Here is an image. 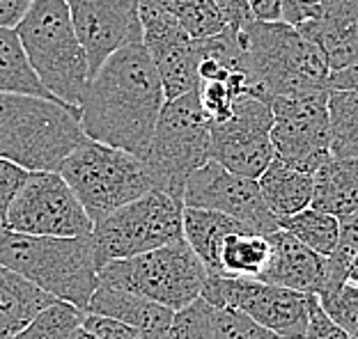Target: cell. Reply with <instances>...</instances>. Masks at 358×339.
<instances>
[{
    "mask_svg": "<svg viewBox=\"0 0 358 339\" xmlns=\"http://www.w3.org/2000/svg\"><path fill=\"white\" fill-rule=\"evenodd\" d=\"M164 83L143 42L122 46L90 78L80 99V124L90 140L148 156L159 115L166 106Z\"/></svg>",
    "mask_w": 358,
    "mask_h": 339,
    "instance_id": "6da1fadb",
    "label": "cell"
},
{
    "mask_svg": "<svg viewBox=\"0 0 358 339\" xmlns=\"http://www.w3.org/2000/svg\"><path fill=\"white\" fill-rule=\"evenodd\" d=\"M0 264L30 280L42 292L87 312L99 287L96 248L85 236H30L0 227Z\"/></svg>",
    "mask_w": 358,
    "mask_h": 339,
    "instance_id": "7a4b0ae2",
    "label": "cell"
},
{
    "mask_svg": "<svg viewBox=\"0 0 358 339\" xmlns=\"http://www.w3.org/2000/svg\"><path fill=\"white\" fill-rule=\"evenodd\" d=\"M87 135L80 108L28 94H0V156L30 172H58Z\"/></svg>",
    "mask_w": 358,
    "mask_h": 339,
    "instance_id": "3957f363",
    "label": "cell"
},
{
    "mask_svg": "<svg viewBox=\"0 0 358 339\" xmlns=\"http://www.w3.org/2000/svg\"><path fill=\"white\" fill-rule=\"evenodd\" d=\"M241 44L257 99L331 90V69L322 51L289 23L253 19L241 30Z\"/></svg>",
    "mask_w": 358,
    "mask_h": 339,
    "instance_id": "277c9868",
    "label": "cell"
},
{
    "mask_svg": "<svg viewBox=\"0 0 358 339\" xmlns=\"http://www.w3.org/2000/svg\"><path fill=\"white\" fill-rule=\"evenodd\" d=\"M35 74L55 99L76 106L90 83L87 53L64 0H32L14 28Z\"/></svg>",
    "mask_w": 358,
    "mask_h": 339,
    "instance_id": "5b68a950",
    "label": "cell"
},
{
    "mask_svg": "<svg viewBox=\"0 0 358 339\" xmlns=\"http://www.w3.org/2000/svg\"><path fill=\"white\" fill-rule=\"evenodd\" d=\"M58 172L76 193L92 223L157 188L143 158L90 138L62 160Z\"/></svg>",
    "mask_w": 358,
    "mask_h": 339,
    "instance_id": "8992f818",
    "label": "cell"
},
{
    "mask_svg": "<svg viewBox=\"0 0 358 339\" xmlns=\"http://www.w3.org/2000/svg\"><path fill=\"white\" fill-rule=\"evenodd\" d=\"M209 160L211 119L200 106L198 92L168 99L145 156L157 188L184 202V186L189 176Z\"/></svg>",
    "mask_w": 358,
    "mask_h": 339,
    "instance_id": "52a82bcc",
    "label": "cell"
},
{
    "mask_svg": "<svg viewBox=\"0 0 358 339\" xmlns=\"http://www.w3.org/2000/svg\"><path fill=\"white\" fill-rule=\"evenodd\" d=\"M207 278L205 264L184 239L129 259L108 262L99 271V285L141 294L173 312L200 298Z\"/></svg>",
    "mask_w": 358,
    "mask_h": 339,
    "instance_id": "ba28073f",
    "label": "cell"
},
{
    "mask_svg": "<svg viewBox=\"0 0 358 339\" xmlns=\"http://www.w3.org/2000/svg\"><path fill=\"white\" fill-rule=\"evenodd\" d=\"M96 262H108L150 253L184 239V202L154 188L117 211L94 223Z\"/></svg>",
    "mask_w": 358,
    "mask_h": 339,
    "instance_id": "9c48e42d",
    "label": "cell"
},
{
    "mask_svg": "<svg viewBox=\"0 0 358 339\" xmlns=\"http://www.w3.org/2000/svg\"><path fill=\"white\" fill-rule=\"evenodd\" d=\"M329 92H299L271 96V142L275 158L315 174L331 154Z\"/></svg>",
    "mask_w": 358,
    "mask_h": 339,
    "instance_id": "30bf717a",
    "label": "cell"
},
{
    "mask_svg": "<svg viewBox=\"0 0 358 339\" xmlns=\"http://www.w3.org/2000/svg\"><path fill=\"white\" fill-rule=\"evenodd\" d=\"M202 298L214 308H232L287 339H301L310 319L313 294L268 285L262 280L209 276Z\"/></svg>",
    "mask_w": 358,
    "mask_h": 339,
    "instance_id": "8fae6325",
    "label": "cell"
},
{
    "mask_svg": "<svg viewBox=\"0 0 358 339\" xmlns=\"http://www.w3.org/2000/svg\"><path fill=\"white\" fill-rule=\"evenodd\" d=\"M5 227L30 236H85L94 223L60 172H30L7 211Z\"/></svg>",
    "mask_w": 358,
    "mask_h": 339,
    "instance_id": "7c38bea8",
    "label": "cell"
},
{
    "mask_svg": "<svg viewBox=\"0 0 358 339\" xmlns=\"http://www.w3.org/2000/svg\"><path fill=\"white\" fill-rule=\"evenodd\" d=\"M271 128L273 112L268 103L257 96H243L225 122L211 124V160L234 174L259 179L275 158Z\"/></svg>",
    "mask_w": 358,
    "mask_h": 339,
    "instance_id": "4fadbf2b",
    "label": "cell"
},
{
    "mask_svg": "<svg viewBox=\"0 0 358 339\" xmlns=\"http://www.w3.org/2000/svg\"><path fill=\"white\" fill-rule=\"evenodd\" d=\"M184 206L223 213L257 234H271L280 227L278 218L266 206L257 179L234 174L216 160H209L189 176Z\"/></svg>",
    "mask_w": 358,
    "mask_h": 339,
    "instance_id": "5bb4252c",
    "label": "cell"
},
{
    "mask_svg": "<svg viewBox=\"0 0 358 339\" xmlns=\"http://www.w3.org/2000/svg\"><path fill=\"white\" fill-rule=\"evenodd\" d=\"M143 46L152 55L166 99H177L198 87V46L157 0H141Z\"/></svg>",
    "mask_w": 358,
    "mask_h": 339,
    "instance_id": "9a60e30c",
    "label": "cell"
},
{
    "mask_svg": "<svg viewBox=\"0 0 358 339\" xmlns=\"http://www.w3.org/2000/svg\"><path fill=\"white\" fill-rule=\"evenodd\" d=\"M83 44L92 78L108 55L143 42L141 0H64Z\"/></svg>",
    "mask_w": 358,
    "mask_h": 339,
    "instance_id": "2e32d148",
    "label": "cell"
},
{
    "mask_svg": "<svg viewBox=\"0 0 358 339\" xmlns=\"http://www.w3.org/2000/svg\"><path fill=\"white\" fill-rule=\"evenodd\" d=\"M266 239L271 246V257L259 280L292 292L320 296L327 280V257L303 246L280 227L266 234Z\"/></svg>",
    "mask_w": 358,
    "mask_h": 339,
    "instance_id": "e0dca14e",
    "label": "cell"
},
{
    "mask_svg": "<svg viewBox=\"0 0 358 339\" xmlns=\"http://www.w3.org/2000/svg\"><path fill=\"white\" fill-rule=\"evenodd\" d=\"M299 32L320 48L331 74L347 69L358 60V0H324L320 16Z\"/></svg>",
    "mask_w": 358,
    "mask_h": 339,
    "instance_id": "ac0fdd59",
    "label": "cell"
},
{
    "mask_svg": "<svg viewBox=\"0 0 358 339\" xmlns=\"http://www.w3.org/2000/svg\"><path fill=\"white\" fill-rule=\"evenodd\" d=\"M87 314L117 319L122 324H129L138 330H143L150 339H166L175 312L141 294H131V292H124V289L99 285L96 292L92 294V298H90Z\"/></svg>",
    "mask_w": 358,
    "mask_h": 339,
    "instance_id": "d6986e66",
    "label": "cell"
},
{
    "mask_svg": "<svg viewBox=\"0 0 358 339\" xmlns=\"http://www.w3.org/2000/svg\"><path fill=\"white\" fill-rule=\"evenodd\" d=\"M313 204L338 220L358 213V158L331 156L313 174Z\"/></svg>",
    "mask_w": 358,
    "mask_h": 339,
    "instance_id": "ffe728a7",
    "label": "cell"
},
{
    "mask_svg": "<svg viewBox=\"0 0 358 339\" xmlns=\"http://www.w3.org/2000/svg\"><path fill=\"white\" fill-rule=\"evenodd\" d=\"M53 301L58 298L0 264V339H14Z\"/></svg>",
    "mask_w": 358,
    "mask_h": 339,
    "instance_id": "44dd1931",
    "label": "cell"
},
{
    "mask_svg": "<svg viewBox=\"0 0 358 339\" xmlns=\"http://www.w3.org/2000/svg\"><path fill=\"white\" fill-rule=\"evenodd\" d=\"M257 183L266 206L278 218V223L282 218L294 216L313 204V174L285 163L280 158L271 160V165L264 170V174L259 176Z\"/></svg>",
    "mask_w": 358,
    "mask_h": 339,
    "instance_id": "7402d4cb",
    "label": "cell"
},
{
    "mask_svg": "<svg viewBox=\"0 0 358 339\" xmlns=\"http://www.w3.org/2000/svg\"><path fill=\"white\" fill-rule=\"evenodd\" d=\"M237 229H248L234 218L209 211V209L184 206V241L205 264L209 276H218V253L223 241Z\"/></svg>",
    "mask_w": 358,
    "mask_h": 339,
    "instance_id": "603a6c76",
    "label": "cell"
},
{
    "mask_svg": "<svg viewBox=\"0 0 358 339\" xmlns=\"http://www.w3.org/2000/svg\"><path fill=\"white\" fill-rule=\"evenodd\" d=\"M271 257L266 234L253 229H237L223 241L218 253V276L259 280Z\"/></svg>",
    "mask_w": 358,
    "mask_h": 339,
    "instance_id": "cb8c5ba5",
    "label": "cell"
},
{
    "mask_svg": "<svg viewBox=\"0 0 358 339\" xmlns=\"http://www.w3.org/2000/svg\"><path fill=\"white\" fill-rule=\"evenodd\" d=\"M0 94H28L55 99L35 74L26 51H23L21 39L12 28H0Z\"/></svg>",
    "mask_w": 358,
    "mask_h": 339,
    "instance_id": "d4e9b609",
    "label": "cell"
},
{
    "mask_svg": "<svg viewBox=\"0 0 358 339\" xmlns=\"http://www.w3.org/2000/svg\"><path fill=\"white\" fill-rule=\"evenodd\" d=\"M280 229L289 232L301 243L308 246L315 253L329 257L338 246L340 239V220L336 216L324 213L320 209L308 206L289 218H282Z\"/></svg>",
    "mask_w": 358,
    "mask_h": 339,
    "instance_id": "484cf974",
    "label": "cell"
},
{
    "mask_svg": "<svg viewBox=\"0 0 358 339\" xmlns=\"http://www.w3.org/2000/svg\"><path fill=\"white\" fill-rule=\"evenodd\" d=\"M331 154L340 158H358V94L331 90L329 96Z\"/></svg>",
    "mask_w": 358,
    "mask_h": 339,
    "instance_id": "4316f807",
    "label": "cell"
},
{
    "mask_svg": "<svg viewBox=\"0 0 358 339\" xmlns=\"http://www.w3.org/2000/svg\"><path fill=\"white\" fill-rule=\"evenodd\" d=\"M87 312L67 301H53L14 339H71L85 324Z\"/></svg>",
    "mask_w": 358,
    "mask_h": 339,
    "instance_id": "83f0119b",
    "label": "cell"
},
{
    "mask_svg": "<svg viewBox=\"0 0 358 339\" xmlns=\"http://www.w3.org/2000/svg\"><path fill=\"white\" fill-rule=\"evenodd\" d=\"M177 19L193 39H207L227 30L221 10L214 0H157Z\"/></svg>",
    "mask_w": 358,
    "mask_h": 339,
    "instance_id": "f1b7e54d",
    "label": "cell"
},
{
    "mask_svg": "<svg viewBox=\"0 0 358 339\" xmlns=\"http://www.w3.org/2000/svg\"><path fill=\"white\" fill-rule=\"evenodd\" d=\"M214 305L205 298H195L186 308L173 314L166 339H216L214 333Z\"/></svg>",
    "mask_w": 358,
    "mask_h": 339,
    "instance_id": "f546056e",
    "label": "cell"
},
{
    "mask_svg": "<svg viewBox=\"0 0 358 339\" xmlns=\"http://www.w3.org/2000/svg\"><path fill=\"white\" fill-rule=\"evenodd\" d=\"M214 333L216 339H287L232 308L214 310Z\"/></svg>",
    "mask_w": 358,
    "mask_h": 339,
    "instance_id": "4dcf8cb0",
    "label": "cell"
},
{
    "mask_svg": "<svg viewBox=\"0 0 358 339\" xmlns=\"http://www.w3.org/2000/svg\"><path fill=\"white\" fill-rule=\"evenodd\" d=\"M317 301L347 335L358 339V287L343 285L336 294L317 296Z\"/></svg>",
    "mask_w": 358,
    "mask_h": 339,
    "instance_id": "1f68e13d",
    "label": "cell"
},
{
    "mask_svg": "<svg viewBox=\"0 0 358 339\" xmlns=\"http://www.w3.org/2000/svg\"><path fill=\"white\" fill-rule=\"evenodd\" d=\"M28 176H30V170L0 156V225H3V227H5L7 211H10L12 202L21 193V188L26 186Z\"/></svg>",
    "mask_w": 358,
    "mask_h": 339,
    "instance_id": "d6a6232c",
    "label": "cell"
},
{
    "mask_svg": "<svg viewBox=\"0 0 358 339\" xmlns=\"http://www.w3.org/2000/svg\"><path fill=\"white\" fill-rule=\"evenodd\" d=\"M301 339H354L352 335H347L336 321H333L324 308L317 301V296H313L310 303V319H308L306 333Z\"/></svg>",
    "mask_w": 358,
    "mask_h": 339,
    "instance_id": "836d02e7",
    "label": "cell"
},
{
    "mask_svg": "<svg viewBox=\"0 0 358 339\" xmlns=\"http://www.w3.org/2000/svg\"><path fill=\"white\" fill-rule=\"evenodd\" d=\"M83 328L96 335L99 339H150L143 330H138L129 324H122L117 319L96 317V314H87Z\"/></svg>",
    "mask_w": 358,
    "mask_h": 339,
    "instance_id": "e575fe53",
    "label": "cell"
},
{
    "mask_svg": "<svg viewBox=\"0 0 358 339\" xmlns=\"http://www.w3.org/2000/svg\"><path fill=\"white\" fill-rule=\"evenodd\" d=\"M324 0H280L282 21L289 26H303L308 21H315L322 12Z\"/></svg>",
    "mask_w": 358,
    "mask_h": 339,
    "instance_id": "d590c367",
    "label": "cell"
},
{
    "mask_svg": "<svg viewBox=\"0 0 358 339\" xmlns=\"http://www.w3.org/2000/svg\"><path fill=\"white\" fill-rule=\"evenodd\" d=\"M216 7L221 10L223 19L227 23V28L232 30H243L253 21V14H250V5L248 0H214Z\"/></svg>",
    "mask_w": 358,
    "mask_h": 339,
    "instance_id": "8d00e7d4",
    "label": "cell"
},
{
    "mask_svg": "<svg viewBox=\"0 0 358 339\" xmlns=\"http://www.w3.org/2000/svg\"><path fill=\"white\" fill-rule=\"evenodd\" d=\"M32 0H0V28H16Z\"/></svg>",
    "mask_w": 358,
    "mask_h": 339,
    "instance_id": "74e56055",
    "label": "cell"
},
{
    "mask_svg": "<svg viewBox=\"0 0 358 339\" xmlns=\"http://www.w3.org/2000/svg\"><path fill=\"white\" fill-rule=\"evenodd\" d=\"M255 21H282L280 0H248Z\"/></svg>",
    "mask_w": 358,
    "mask_h": 339,
    "instance_id": "f35d334b",
    "label": "cell"
},
{
    "mask_svg": "<svg viewBox=\"0 0 358 339\" xmlns=\"http://www.w3.org/2000/svg\"><path fill=\"white\" fill-rule=\"evenodd\" d=\"M331 90H347L358 94V60L347 69L331 74Z\"/></svg>",
    "mask_w": 358,
    "mask_h": 339,
    "instance_id": "ab89813d",
    "label": "cell"
},
{
    "mask_svg": "<svg viewBox=\"0 0 358 339\" xmlns=\"http://www.w3.org/2000/svg\"><path fill=\"white\" fill-rule=\"evenodd\" d=\"M345 285H352V287H358V255L352 259L347 269V278H345Z\"/></svg>",
    "mask_w": 358,
    "mask_h": 339,
    "instance_id": "60d3db41",
    "label": "cell"
},
{
    "mask_svg": "<svg viewBox=\"0 0 358 339\" xmlns=\"http://www.w3.org/2000/svg\"><path fill=\"white\" fill-rule=\"evenodd\" d=\"M71 339H99V337H96V335H92V333H90V330H87V328H80V330H78V333H76L74 337H71Z\"/></svg>",
    "mask_w": 358,
    "mask_h": 339,
    "instance_id": "b9f144b4",
    "label": "cell"
},
{
    "mask_svg": "<svg viewBox=\"0 0 358 339\" xmlns=\"http://www.w3.org/2000/svg\"><path fill=\"white\" fill-rule=\"evenodd\" d=\"M0 227H3V225H0Z\"/></svg>",
    "mask_w": 358,
    "mask_h": 339,
    "instance_id": "7bdbcfd3",
    "label": "cell"
}]
</instances>
